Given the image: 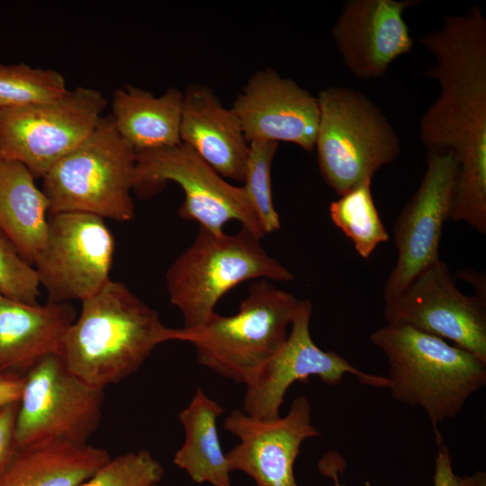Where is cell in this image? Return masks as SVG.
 I'll list each match as a JSON object with an SVG mask.
<instances>
[{
  "label": "cell",
  "mask_w": 486,
  "mask_h": 486,
  "mask_svg": "<svg viewBox=\"0 0 486 486\" xmlns=\"http://www.w3.org/2000/svg\"><path fill=\"white\" fill-rule=\"evenodd\" d=\"M419 41L436 63L426 76L440 94L419 122L428 150L451 151L458 176L450 220L486 234V20L473 5L463 15L444 18L439 29Z\"/></svg>",
  "instance_id": "cell-1"
},
{
  "label": "cell",
  "mask_w": 486,
  "mask_h": 486,
  "mask_svg": "<svg viewBox=\"0 0 486 486\" xmlns=\"http://www.w3.org/2000/svg\"><path fill=\"white\" fill-rule=\"evenodd\" d=\"M178 337V328L165 326L154 309L111 279L81 302L59 357L70 372L104 389L134 374L158 345Z\"/></svg>",
  "instance_id": "cell-2"
},
{
  "label": "cell",
  "mask_w": 486,
  "mask_h": 486,
  "mask_svg": "<svg viewBox=\"0 0 486 486\" xmlns=\"http://www.w3.org/2000/svg\"><path fill=\"white\" fill-rule=\"evenodd\" d=\"M388 363L391 395L420 407L436 436L437 424L458 415L486 382V361L445 339L409 326L386 325L370 336Z\"/></svg>",
  "instance_id": "cell-3"
},
{
  "label": "cell",
  "mask_w": 486,
  "mask_h": 486,
  "mask_svg": "<svg viewBox=\"0 0 486 486\" xmlns=\"http://www.w3.org/2000/svg\"><path fill=\"white\" fill-rule=\"evenodd\" d=\"M261 238L243 226L234 234L199 228L194 242L166 273L169 301L180 311L184 329L203 326L220 298L245 281L294 279L285 266L267 254Z\"/></svg>",
  "instance_id": "cell-4"
},
{
  "label": "cell",
  "mask_w": 486,
  "mask_h": 486,
  "mask_svg": "<svg viewBox=\"0 0 486 486\" xmlns=\"http://www.w3.org/2000/svg\"><path fill=\"white\" fill-rule=\"evenodd\" d=\"M301 301L260 279L248 286L235 314L214 312L197 329L180 328L178 341L194 346L202 365L247 384L286 339Z\"/></svg>",
  "instance_id": "cell-5"
},
{
  "label": "cell",
  "mask_w": 486,
  "mask_h": 486,
  "mask_svg": "<svg viewBox=\"0 0 486 486\" xmlns=\"http://www.w3.org/2000/svg\"><path fill=\"white\" fill-rule=\"evenodd\" d=\"M136 152L119 135L111 115L43 176L49 214L85 212L125 222L135 214Z\"/></svg>",
  "instance_id": "cell-6"
},
{
  "label": "cell",
  "mask_w": 486,
  "mask_h": 486,
  "mask_svg": "<svg viewBox=\"0 0 486 486\" xmlns=\"http://www.w3.org/2000/svg\"><path fill=\"white\" fill-rule=\"evenodd\" d=\"M317 98L318 166L324 181L340 196L392 163L400 154V141L381 110L364 94L331 86Z\"/></svg>",
  "instance_id": "cell-7"
},
{
  "label": "cell",
  "mask_w": 486,
  "mask_h": 486,
  "mask_svg": "<svg viewBox=\"0 0 486 486\" xmlns=\"http://www.w3.org/2000/svg\"><path fill=\"white\" fill-rule=\"evenodd\" d=\"M169 181L184 192L178 209L183 220L212 233L224 232L227 222L237 220L266 236L243 185L229 183L185 144L136 152L134 192L149 197Z\"/></svg>",
  "instance_id": "cell-8"
},
{
  "label": "cell",
  "mask_w": 486,
  "mask_h": 486,
  "mask_svg": "<svg viewBox=\"0 0 486 486\" xmlns=\"http://www.w3.org/2000/svg\"><path fill=\"white\" fill-rule=\"evenodd\" d=\"M107 103L99 90L78 86L58 99L0 113V160L21 163L42 179L93 132Z\"/></svg>",
  "instance_id": "cell-9"
},
{
  "label": "cell",
  "mask_w": 486,
  "mask_h": 486,
  "mask_svg": "<svg viewBox=\"0 0 486 486\" xmlns=\"http://www.w3.org/2000/svg\"><path fill=\"white\" fill-rule=\"evenodd\" d=\"M104 389L70 372L58 355L45 357L24 376L18 404V447L60 440L88 444L102 418Z\"/></svg>",
  "instance_id": "cell-10"
},
{
  "label": "cell",
  "mask_w": 486,
  "mask_h": 486,
  "mask_svg": "<svg viewBox=\"0 0 486 486\" xmlns=\"http://www.w3.org/2000/svg\"><path fill=\"white\" fill-rule=\"evenodd\" d=\"M114 239L104 219L85 212L49 214L42 249L33 263L48 302H83L110 280Z\"/></svg>",
  "instance_id": "cell-11"
},
{
  "label": "cell",
  "mask_w": 486,
  "mask_h": 486,
  "mask_svg": "<svg viewBox=\"0 0 486 486\" xmlns=\"http://www.w3.org/2000/svg\"><path fill=\"white\" fill-rule=\"evenodd\" d=\"M383 317L388 325L409 326L450 340L486 361L485 301L463 293L440 258L385 302Z\"/></svg>",
  "instance_id": "cell-12"
},
{
  "label": "cell",
  "mask_w": 486,
  "mask_h": 486,
  "mask_svg": "<svg viewBox=\"0 0 486 486\" xmlns=\"http://www.w3.org/2000/svg\"><path fill=\"white\" fill-rule=\"evenodd\" d=\"M457 176L458 162L451 151L428 150L423 179L394 224L397 260L383 285L384 302L398 296L439 259L442 229L450 219Z\"/></svg>",
  "instance_id": "cell-13"
},
{
  "label": "cell",
  "mask_w": 486,
  "mask_h": 486,
  "mask_svg": "<svg viewBox=\"0 0 486 486\" xmlns=\"http://www.w3.org/2000/svg\"><path fill=\"white\" fill-rule=\"evenodd\" d=\"M311 312V302L302 300L283 345L245 384L242 410L245 413L259 418L279 417L290 386L310 376L337 385L349 374L363 384L389 388L386 376L362 372L338 353L320 349L310 335Z\"/></svg>",
  "instance_id": "cell-14"
},
{
  "label": "cell",
  "mask_w": 486,
  "mask_h": 486,
  "mask_svg": "<svg viewBox=\"0 0 486 486\" xmlns=\"http://www.w3.org/2000/svg\"><path fill=\"white\" fill-rule=\"evenodd\" d=\"M223 427L239 440L226 453L230 472H245L256 486H297L293 466L300 448L306 439L320 436L303 395L292 400L283 417L259 418L236 409Z\"/></svg>",
  "instance_id": "cell-15"
},
{
  "label": "cell",
  "mask_w": 486,
  "mask_h": 486,
  "mask_svg": "<svg viewBox=\"0 0 486 486\" xmlns=\"http://www.w3.org/2000/svg\"><path fill=\"white\" fill-rule=\"evenodd\" d=\"M231 110L248 143L283 141L314 150L320 120L318 98L273 68L254 73Z\"/></svg>",
  "instance_id": "cell-16"
},
{
  "label": "cell",
  "mask_w": 486,
  "mask_h": 486,
  "mask_svg": "<svg viewBox=\"0 0 486 486\" xmlns=\"http://www.w3.org/2000/svg\"><path fill=\"white\" fill-rule=\"evenodd\" d=\"M417 0H349L331 34L344 64L360 79L382 77L390 65L413 48L405 9Z\"/></svg>",
  "instance_id": "cell-17"
},
{
  "label": "cell",
  "mask_w": 486,
  "mask_h": 486,
  "mask_svg": "<svg viewBox=\"0 0 486 486\" xmlns=\"http://www.w3.org/2000/svg\"><path fill=\"white\" fill-rule=\"evenodd\" d=\"M180 136L223 178L243 183L249 143L236 114L210 87L191 84L183 92Z\"/></svg>",
  "instance_id": "cell-18"
},
{
  "label": "cell",
  "mask_w": 486,
  "mask_h": 486,
  "mask_svg": "<svg viewBox=\"0 0 486 486\" xmlns=\"http://www.w3.org/2000/svg\"><path fill=\"white\" fill-rule=\"evenodd\" d=\"M76 317L71 302L31 304L0 294V374L24 377L45 357L59 356Z\"/></svg>",
  "instance_id": "cell-19"
},
{
  "label": "cell",
  "mask_w": 486,
  "mask_h": 486,
  "mask_svg": "<svg viewBox=\"0 0 486 486\" xmlns=\"http://www.w3.org/2000/svg\"><path fill=\"white\" fill-rule=\"evenodd\" d=\"M183 92L170 87L156 96L134 86L117 88L110 114L119 135L135 152L181 143Z\"/></svg>",
  "instance_id": "cell-20"
},
{
  "label": "cell",
  "mask_w": 486,
  "mask_h": 486,
  "mask_svg": "<svg viewBox=\"0 0 486 486\" xmlns=\"http://www.w3.org/2000/svg\"><path fill=\"white\" fill-rule=\"evenodd\" d=\"M110 458L103 448L60 440L18 447L0 486H77Z\"/></svg>",
  "instance_id": "cell-21"
},
{
  "label": "cell",
  "mask_w": 486,
  "mask_h": 486,
  "mask_svg": "<svg viewBox=\"0 0 486 486\" xmlns=\"http://www.w3.org/2000/svg\"><path fill=\"white\" fill-rule=\"evenodd\" d=\"M32 173L21 163L0 160V231L33 265L43 248L49 202Z\"/></svg>",
  "instance_id": "cell-22"
},
{
  "label": "cell",
  "mask_w": 486,
  "mask_h": 486,
  "mask_svg": "<svg viewBox=\"0 0 486 486\" xmlns=\"http://www.w3.org/2000/svg\"><path fill=\"white\" fill-rule=\"evenodd\" d=\"M223 412L224 408L199 388L179 413L184 440L174 455V464L194 482L231 486V472L217 428Z\"/></svg>",
  "instance_id": "cell-23"
},
{
  "label": "cell",
  "mask_w": 486,
  "mask_h": 486,
  "mask_svg": "<svg viewBox=\"0 0 486 486\" xmlns=\"http://www.w3.org/2000/svg\"><path fill=\"white\" fill-rule=\"evenodd\" d=\"M371 181L366 180L330 202L332 222L350 238L357 254L368 258L389 235L374 204Z\"/></svg>",
  "instance_id": "cell-24"
},
{
  "label": "cell",
  "mask_w": 486,
  "mask_h": 486,
  "mask_svg": "<svg viewBox=\"0 0 486 486\" xmlns=\"http://www.w3.org/2000/svg\"><path fill=\"white\" fill-rule=\"evenodd\" d=\"M68 90L64 76L54 69L0 62V113L58 99Z\"/></svg>",
  "instance_id": "cell-25"
},
{
  "label": "cell",
  "mask_w": 486,
  "mask_h": 486,
  "mask_svg": "<svg viewBox=\"0 0 486 486\" xmlns=\"http://www.w3.org/2000/svg\"><path fill=\"white\" fill-rule=\"evenodd\" d=\"M277 147L278 143L274 141L250 142L243 181V187L266 235L281 228L271 184V168Z\"/></svg>",
  "instance_id": "cell-26"
},
{
  "label": "cell",
  "mask_w": 486,
  "mask_h": 486,
  "mask_svg": "<svg viewBox=\"0 0 486 486\" xmlns=\"http://www.w3.org/2000/svg\"><path fill=\"white\" fill-rule=\"evenodd\" d=\"M163 475L160 463L149 452L140 450L110 458L77 486H156Z\"/></svg>",
  "instance_id": "cell-27"
},
{
  "label": "cell",
  "mask_w": 486,
  "mask_h": 486,
  "mask_svg": "<svg viewBox=\"0 0 486 486\" xmlns=\"http://www.w3.org/2000/svg\"><path fill=\"white\" fill-rule=\"evenodd\" d=\"M36 271L0 231V294L22 302L36 304L40 296Z\"/></svg>",
  "instance_id": "cell-28"
},
{
  "label": "cell",
  "mask_w": 486,
  "mask_h": 486,
  "mask_svg": "<svg viewBox=\"0 0 486 486\" xmlns=\"http://www.w3.org/2000/svg\"><path fill=\"white\" fill-rule=\"evenodd\" d=\"M437 444L433 486H486V475L482 472L464 477L456 475L453 470L452 458L447 446L443 445L442 441Z\"/></svg>",
  "instance_id": "cell-29"
},
{
  "label": "cell",
  "mask_w": 486,
  "mask_h": 486,
  "mask_svg": "<svg viewBox=\"0 0 486 486\" xmlns=\"http://www.w3.org/2000/svg\"><path fill=\"white\" fill-rule=\"evenodd\" d=\"M18 404L19 402L0 409V472L18 448L15 435Z\"/></svg>",
  "instance_id": "cell-30"
},
{
  "label": "cell",
  "mask_w": 486,
  "mask_h": 486,
  "mask_svg": "<svg viewBox=\"0 0 486 486\" xmlns=\"http://www.w3.org/2000/svg\"><path fill=\"white\" fill-rule=\"evenodd\" d=\"M23 383L24 377L0 374V409L19 402Z\"/></svg>",
  "instance_id": "cell-31"
},
{
  "label": "cell",
  "mask_w": 486,
  "mask_h": 486,
  "mask_svg": "<svg viewBox=\"0 0 486 486\" xmlns=\"http://www.w3.org/2000/svg\"><path fill=\"white\" fill-rule=\"evenodd\" d=\"M341 459L338 455L328 454L319 464L320 470L325 475L332 477L335 486H345L340 484L338 479L339 464Z\"/></svg>",
  "instance_id": "cell-32"
},
{
  "label": "cell",
  "mask_w": 486,
  "mask_h": 486,
  "mask_svg": "<svg viewBox=\"0 0 486 486\" xmlns=\"http://www.w3.org/2000/svg\"><path fill=\"white\" fill-rule=\"evenodd\" d=\"M156 486H158V485H156Z\"/></svg>",
  "instance_id": "cell-33"
}]
</instances>
